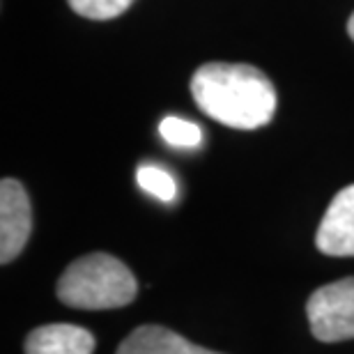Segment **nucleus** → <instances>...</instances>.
Returning a JSON list of instances; mask_svg holds the SVG:
<instances>
[{
    "instance_id": "obj_1",
    "label": "nucleus",
    "mask_w": 354,
    "mask_h": 354,
    "mask_svg": "<svg viewBox=\"0 0 354 354\" xmlns=\"http://www.w3.org/2000/svg\"><path fill=\"white\" fill-rule=\"evenodd\" d=\"M191 95L205 115L232 129H258L276 111L274 83L253 65L207 62L191 79Z\"/></svg>"
},
{
    "instance_id": "obj_2",
    "label": "nucleus",
    "mask_w": 354,
    "mask_h": 354,
    "mask_svg": "<svg viewBox=\"0 0 354 354\" xmlns=\"http://www.w3.org/2000/svg\"><path fill=\"white\" fill-rule=\"evenodd\" d=\"M138 283L122 260L109 253H90L65 269L58 281V299L83 310H109L136 299Z\"/></svg>"
},
{
    "instance_id": "obj_3",
    "label": "nucleus",
    "mask_w": 354,
    "mask_h": 354,
    "mask_svg": "<svg viewBox=\"0 0 354 354\" xmlns=\"http://www.w3.org/2000/svg\"><path fill=\"white\" fill-rule=\"evenodd\" d=\"M306 313L317 341L338 343L354 338V276L317 288L306 304Z\"/></svg>"
},
{
    "instance_id": "obj_4",
    "label": "nucleus",
    "mask_w": 354,
    "mask_h": 354,
    "mask_svg": "<svg viewBox=\"0 0 354 354\" xmlns=\"http://www.w3.org/2000/svg\"><path fill=\"white\" fill-rule=\"evenodd\" d=\"M32 230L30 201L19 180L5 177L0 184V263L7 265L24 251Z\"/></svg>"
},
{
    "instance_id": "obj_5",
    "label": "nucleus",
    "mask_w": 354,
    "mask_h": 354,
    "mask_svg": "<svg viewBox=\"0 0 354 354\" xmlns=\"http://www.w3.org/2000/svg\"><path fill=\"white\" fill-rule=\"evenodd\" d=\"M315 246L324 256L354 258V184L334 196L317 228Z\"/></svg>"
},
{
    "instance_id": "obj_6",
    "label": "nucleus",
    "mask_w": 354,
    "mask_h": 354,
    "mask_svg": "<svg viewBox=\"0 0 354 354\" xmlns=\"http://www.w3.org/2000/svg\"><path fill=\"white\" fill-rule=\"evenodd\" d=\"M95 336L76 324H44L26 338V354H92Z\"/></svg>"
},
{
    "instance_id": "obj_7",
    "label": "nucleus",
    "mask_w": 354,
    "mask_h": 354,
    "mask_svg": "<svg viewBox=\"0 0 354 354\" xmlns=\"http://www.w3.org/2000/svg\"><path fill=\"white\" fill-rule=\"evenodd\" d=\"M115 354H221L201 345L187 341L175 331L159 327V324H145L133 329L129 336L120 343Z\"/></svg>"
},
{
    "instance_id": "obj_8",
    "label": "nucleus",
    "mask_w": 354,
    "mask_h": 354,
    "mask_svg": "<svg viewBox=\"0 0 354 354\" xmlns=\"http://www.w3.org/2000/svg\"><path fill=\"white\" fill-rule=\"evenodd\" d=\"M159 133L164 136L166 143L177 145V147H196L201 143L203 133H201V127L189 122V120H182V118H164L159 124Z\"/></svg>"
},
{
    "instance_id": "obj_9",
    "label": "nucleus",
    "mask_w": 354,
    "mask_h": 354,
    "mask_svg": "<svg viewBox=\"0 0 354 354\" xmlns=\"http://www.w3.org/2000/svg\"><path fill=\"white\" fill-rule=\"evenodd\" d=\"M136 180L147 194L157 196L159 201H164V203H171L177 196L175 180L159 166H140L136 173Z\"/></svg>"
},
{
    "instance_id": "obj_10",
    "label": "nucleus",
    "mask_w": 354,
    "mask_h": 354,
    "mask_svg": "<svg viewBox=\"0 0 354 354\" xmlns=\"http://www.w3.org/2000/svg\"><path fill=\"white\" fill-rule=\"evenodd\" d=\"M133 5V0H69V7L92 21H109L120 17Z\"/></svg>"
},
{
    "instance_id": "obj_11",
    "label": "nucleus",
    "mask_w": 354,
    "mask_h": 354,
    "mask_svg": "<svg viewBox=\"0 0 354 354\" xmlns=\"http://www.w3.org/2000/svg\"><path fill=\"white\" fill-rule=\"evenodd\" d=\"M348 32H350V37H352V41H354V14H352L350 21H348Z\"/></svg>"
}]
</instances>
